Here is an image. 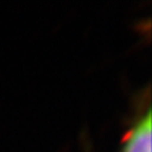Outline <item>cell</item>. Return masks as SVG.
I'll use <instances>...</instances> for the list:
<instances>
[{
    "instance_id": "cell-1",
    "label": "cell",
    "mask_w": 152,
    "mask_h": 152,
    "mask_svg": "<svg viewBox=\"0 0 152 152\" xmlns=\"http://www.w3.org/2000/svg\"><path fill=\"white\" fill-rule=\"evenodd\" d=\"M123 152H151V113L141 119L131 133Z\"/></svg>"
}]
</instances>
